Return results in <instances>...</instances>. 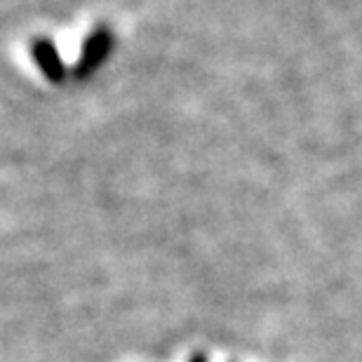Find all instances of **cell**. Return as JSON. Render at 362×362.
<instances>
[{
  "instance_id": "cell-1",
  "label": "cell",
  "mask_w": 362,
  "mask_h": 362,
  "mask_svg": "<svg viewBox=\"0 0 362 362\" xmlns=\"http://www.w3.org/2000/svg\"><path fill=\"white\" fill-rule=\"evenodd\" d=\"M191 362H207V360H205V356H193Z\"/></svg>"
}]
</instances>
